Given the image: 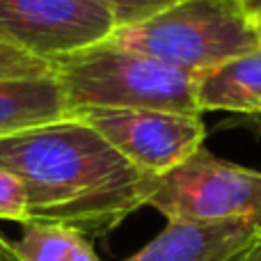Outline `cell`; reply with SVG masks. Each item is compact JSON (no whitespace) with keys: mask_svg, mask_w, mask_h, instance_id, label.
<instances>
[{"mask_svg":"<svg viewBox=\"0 0 261 261\" xmlns=\"http://www.w3.org/2000/svg\"><path fill=\"white\" fill-rule=\"evenodd\" d=\"M0 220H14L21 225L30 220L25 186L14 172L5 167H0Z\"/></svg>","mask_w":261,"mask_h":261,"instance_id":"obj_12","label":"cell"},{"mask_svg":"<svg viewBox=\"0 0 261 261\" xmlns=\"http://www.w3.org/2000/svg\"><path fill=\"white\" fill-rule=\"evenodd\" d=\"M252 21H254V28H257V32H259V37H261V16H254Z\"/></svg>","mask_w":261,"mask_h":261,"instance_id":"obj_19","label":"cell"},{"mask_svg":"<svg viewBox=\"0 0 261 261\" xmlns=\"http://www.w3.org/2000/svg\"><path fill=\"white\" fill-rule=\"evenodd\" d=\"M195 99L199 113L261 117V46L199 73Z\"/></svg>","mask_w":261,"mask_h":261,"instance_id":"obj_9","label":"cell"},{"mask_svg":"<svg viewBox=\"0 0 261 261\" xmlns=\"http://www.w3.org/2000/svg\"><path fill=\"white\" fill-rule=\"evenodd\" d=\"M0 167L28 193L30 220L103 239L147 206L161 176L142 172L81 117L0 140Z\"/></svg>","mask_w":261,"mask_h":261,"instance_id":"obj_1","label":"cell"},{"mask_svg":"<svg viewBox=\"0 0 261 261\" xmlns=\"http://www.w3.org/2000/svg\"><path fill=\"white\" fill-rule=\"evenodd\" d=\"M245 261H261V234H259L257 243L248 250V257H245Z\"/></svg>","mask_w":261,"mask_h":261,"instance_id":"obj_18","label":"cell"},{"mask_svg":"<svg viewBox=\"0 0 261 261\" xmlns=\"http://www.w3.org/2000/svg\"><path fill=\"white\" fill-rule=\"evenodd\" d=\"M81 236L83 234L62 225L28 220L14 250L21 261H64Z\"/></svg>","mask_w":261,"mask_h":261,"instance_id":"obj_10","label":"cell"},{"mask_svg":"<svg viewBox=\"0 0 261 261\" xmlns=\"http://www.w3.org/2000/svg\"><path fill=\"white\" fill-rule=\"evenodd\" d=\"M64 261H103L96 254L94 245H92L90 239H85V236H81V239L76 241V245L71 248V252H69V257Z\"/></svg>","mask_w":261,"mask_h":261,"instance_id":"obj_14","label":"cell"},{"mask_svg":"<svg viewBox=\"0 0 261 261\" xmlns=\"http://www.w3.org/2000/svg\"><path fill=\"white\" fill-rule=\"evenodd\" d=\"M243 7H245V12H248L252 18L261 16V0H245Z\"/></svg>","mask_w":261,"mask_h":261,"instance_id":"obj_17","label":"cell"},{"mask_svg":"<svg viewBox=\"0 0 261 261\" xmlns=\"http://www.w3.org/2000/svg\"><path fill=\"white\" fill-rule=\"evenodd\" d=\"M147 206L167 222H254L261 225V172L197 149L158 179Z\"/></svg>","mask_w":261,"mask_h":261,"instance_id":"obj_4","label":"cell"},{"mask_svg":"<svg viewBox=\"0 0 261 261\" xmlns=\"http://www.w3.org/2000/svg\"><path fill=\"white\" fill-rule=\"evenodd\" d=\"M115 30L103 0H0V39L48 62L103 44Z\"/></svg>","mask_w":261,"mask_h":261,"instance_id":"obj_5","label":"cell"},{"mask_svg":"<svg viewBox=\"0 0 261 261\" xmlns=\"http://www.w3.org/2000/svg\"><path fill=\"white\" fill-rule=\"evenodd\" d=\"M254 222H167L126 261H229L257 243Z\"/></svg>","mask_w":261,"mask_h":261,"instance_id":"obj_7","label":"cell"},{"mask_svg":"<svg viewBox=\"0 0 261 261\" xmlns=\"http://www.w3.org/2000/svg\"><path fill=\"white\" fill-rule=\"evenodd\" d=\"M103 3H106V0H103Z\"/></svg>","mask_w":261,"mask_h":261,"instance_id":"obj_22","label":"cell"},{"mask_svg":"<svg viewBox=\"0 0 261 261\" xmlns=\"http://www.w3.org/2000/svg\"><path fill=\"white\" fill-rule=\"evenodd\" d=\"M126 161L149 174L163 176L204 147L202 115L138 108H92L78 113Z\"/></svg>","mask_w":261,"mask_h":261,"instance_id":"obj_6","label":"cell"},{"mask_svg":"<svg viewBox=\"0 0 261 261\" xmlns=\"http://www.w3.org/2000/svg\"><path fill=\"white\" fill-rule=\"evenodd\" d=\"M231 126L252 130V133L261 135V117H241V119H236V122H231Z\"/></svg>","mask_w":261,"mask_h":261,"instance_id":"obj_15","label":"cell"},{"mask_svg":"<svg viewBox=\"0 0 261 261\" xmlns=\"http://www.w3.org/2000/svg\"><path fill=\"white\" fill-rule=\"evenodd\" d=\"M73 117L55 71L0 81V140Z\"/></svg>","mask_w":261,"mask_h":261,"instance_id":"obj_8","label":"cell"},{"mask_svg":"<svg viewBox=\"0 0 261 261\" xmlns=\"http://www.w3.org/2000/svg\"><path fill=\"white\" fill-rule=\"evenodd\" d=\"M53 73V62L35 58V55L18 50L0 39V81L3 78H25V76H46Z\"/></svg>","mask_w":261,"mask_h":261,"instance_id":"obj_11","label":"cell"},{"mask_svg":"<svg viewBox=\"0 0 261 261\" xmlns=\"http://www.w3.org/2000/svg\"><path fill=\"white\" fill-rule=\"evenodd\" d=\"M176 3H181V0H106V5L110 7L115 21H117V28L147 21Z\"/></svg>","mask_w":261,"mask_h":261,"instance_id":"obj_13","label":"cell"},{"mask_svg":"<svg viewBox=\"0 0 261 261\" xmlns=\"http://www.w3.org/2000/svg\"><path fill=\"white\" fill-rule=\"evenodd\" d=\"M239 3H241V5H243V3H245V0H239Z\"/></svg>","mask_w":261,"mask_h":261,"instance_id":"obj_21","label":"cell"},{"mask_svg":"<svg viewBox=\"0 0 261 261\" xmlns=\"http://www.w3.org/2000/svg\"><path fill=\"white\" fill-rule=\"evenodd\" d=\"M245 257H248V250H245V252H241V254H236V257L229 259V261H245Z\"/></svg>","mask_w":261,"mask_h":261,"instance_id":"obj_20","label":"cell"},{"mask_svg":"<svg viewBox=\"0 0 261 261\" xmlns=\"http://www.w3.org/2000/svg\"><path fill=\"white\" fill-rule=\"evenodd\" d=\"M0 261H21L14 250V243H9L3 234H0Z\"/></svg>","mask_w":261,"mask_h":261,"instance_id":"obj_16","label":"cell"},{"mask_svg":"<svg viewBox=\"0 0 261 261\" xmlns=\"http://www.w3.org/2000/svg\"><path fill=\"white\" fill-rule=\"evenodd\" d=\"M53 71L73 113L92 108H138L202 115L195 78L115 41L53 60Z\"/></svg>","mask_w":261,"mask_h":261,"instance_id":"obj_2","label":"cell"},{"mask_svg":"<svg viewBox=\"0 0 261 261\" xmlns=\"http://www.w3.org/2000/svg\"><path fill=\"white\" fill-rule=\"evenodd\" d=\"M110 41L193 76L261 46L239 0H181L147 21L117 28Z\"/></svg>","mask_w":261,"mask_h":261,"instance_id":"obj_3","label":"cell"}]
</instances>
